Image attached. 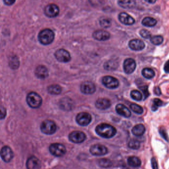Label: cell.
Segmentation results:
<instances>
[{"label":"cell","mask_w":169,"mask_h":169,"mask_svg":"<svg viewBox=\"0 0 169 169\" xmlns=\"http://www.w3.org/2000/svg\"><path fill=\"white\" fill-rule=\"evenodd\" d=\"M96 132L98 135L104 138H109L113 137L117 133V130L113 126L107 123H101L97 126Z\"/></svg>","instance_id":"cell-1"},{"label":"cell","mask_w":169,"mask_h":169,"mask_svg":"<svg viewBox=\"0 0 169 169\" xmlns=\"http://www.w3.org/2000/svg\"><path fill=\"white\" fill-rule=\"evenodd\" d=\"M55 38V34L50 29H46L42 30L38 34V39L40 42L43 45L51 44Z\"/></svg>","instance_id":"cell-2"},{"label":"cell","mask_w":169,"mask_h":169,"mask_svg":"<svg viewBox=\"0 0 169 169\" xmlns=\"http://www.w3.org/2000/svg\"><path fill=\"white\" fill-rule=\"evenodd\" d=\"M26 101L30 107L38 108L42 104V99L38 93L35 92H31L27 95Z\"/></svg>","instance_id":"cell-3"},{"label":"cell","mask_w":169,"mask_h":169,"mask_svg":"<svg viewBox=\"0 0 169 169\" xmlns=\"http://www.w3.org/2000/svg\"><path fill=\"white\" fill-rule=\"evenodd\" d=\"M41 130L43 133L47 135H52L56 132L57 126L53 121L46 120L41 123Z\"/></svg>","instance_id":"cell-4"},{"label":"cell","mask_w":169,"mask_h":169,"mask_svg":"<svg viewBox=\"0 0 169 169\" xmlns=\"http://www.w3.org/2000/svg\"><path fill=\"white\" fill-rule=\"evenodd\" d=\"M50 152L52 155L57 157H61L64 155L66 152L64 146L60 143H54L49 147Z\"/></svg>","instance_id":"cell-5"},{"label":"cell","mask_w":169,"mask_h":169,"mask_svg":"<svg viewBox=\"0 0 169 169\" xmlns=\"http://www.w3.org/2000/svg\"><path fill=\"white\" fill-rule=\"evenodd\" d=\"M103 84L109 89H115L119 85V82L116 78L111 76H105L102 78Z\"/></svg>","instance_id":"cell-6"},{"label":"cell","mask_w":169,"mask_h":169,"mask_svg":"<svg viewBox=\"0 0 169 169\" xmlns=\"http://www.w3.org/2000/svg\"><path fill=\"white\" fill-rule=\"evenodd\" d=\"M56 59L62 63H67L71 59V57L69 52L64 49H58L55 53Z\"/></svg>","instance_id":"cell-7"},{"label":"cell","mask_w":169,"mask_h":169,"mask_svg":"<svg viewBox=\"0 0 169 169\" xmlns=\"http://www.w3.org/2000/svg\"><path fill=\"white\" fill-rule=\"evenodd\" d=\"M92 118L89 113L82 112L78 113L76 117V121L79 125L82 126H87L91 121Z\"/></svg>","instance_id":"cell-8"},{"label":"cell","mask_w":169,"mask_h":169,"mask_svg":"<svg viewBox=\"0 0 169 169\" xmlns=\"http://www.w3.org/2000/svg\"><path fill=\"white\" fill-rule=\"evenodd\" d=\"M136 64L135 60L132 58H128L123 62V70L127 74H131L135 71Z\"/></svg>","instance_id":"cell-9"},{"label":"cell","mask_w":169,"mask_h":169,"mask_svg":"<svg viewBox=\"0 0 169 169\" xmlns=\"http://www.w3.org/2000/svg\"><path fill=\"white\" fill-rule=\"evenodd\" d=\"M59 7L56 4H50L45 8V14L50 17H56L59 14Z\"/></svg>","instance_id":"cell-10"},{"label":"cell","mask_w":169,"mask_h":169,"mask_svg":"<svg viewBox=\"0 0 169 169\" xmlns=\"http://www.w3.org/2000/svg\"><path fill=\"white\" fill-rule=\"evenodd\" d=\"M80 90L85 94H91L95 92L96 87L92 82L86 81L82 83L80 85Z\"/></svg>","instance_id":"cell-11"},{"label":"cell","mask_w":169,"mask_h":169,"mask_svg":"<svg viewBox=\"0 0 169 169\" xmlns=\"http://www.w3.org/2000/svg\"><path fill=\"white\" fill-rule=\"evenodd\" d=\"M69 139L71 141L74 143H82L86 139V136L84 133L82 131H75L70 133Z\"/></svg>","instance_id":"cell-12"},{"label":"cell","mask_w":169,"mask_h":169,"mask_svg":"<svg viewBox=\"0 0 169 169\" xmlns=\"http://www.w3.org/2000/svg\"><path fill=\"white\" fill-rule=\"evenodd\" d=\"M90 151L93 155L103 156L107 153L108 149L105 146L96 145L92 146L90 148Z\"/></svg>","instance_id":"cell-13"},{"label":"cell","mask_w":169,"mask_h":169,"mask_svg":"<svg viewBox=\"0 0 169 169\" xmlns=\"http://www.w3.org/2000/svg\"><path fill=\"white\" fill-rule=\"evenodd\" d=\"M1 155L2 159L5 162H9L14 157V153L11 148L7 146H5L2 148Z\"/></svg>","instance_id":"cell-14"},{"label":"cell","mask_w":169,"mask_h":169,"mask_svg":"<svg viewBox=\"0 0 169 169\" xmlns=\"http://www.w3.org/2000/svg\"><path fill=\"white\" fill-rule=\"evenodd\" d=\"M93 37L98 41H106L110 38V34L108 31L104 30H97L93 33Z\"/></svg>","instance_id":"cell-15"},{"label":"cell","mask_w":169,"mask_h":169,"mask_svg":"<svg viewBox=\"0 0 169 169\" xmlns=\"http://www.w3.org/2000/svg\"><path fill=\"white\" fill-rule=\"evenodd\" d=\"M128 46L132 50L138 51H141L145 48V45L144 42L141 40L133 39L129 42Z\"/></svg>","instance_id":"cell-16"},{"label":"cell","mask_w":169,"mask_h":169,"mask_svg":"<svg viewBox=\"0 0 169 169\" xmlns=\"http://www.w3.org/2000/svg\"><path fill=\"white\" fill-rule=\"evenodd\" d=\"M118 18L120 22L123 24L131 25L135 24V19L126 12L120 13L118 15Z\"/></svg>","instance_id":"cell-17"},{"label":"cell","mask_w":169,"mask_h":169,"mask_svg":"<svg viewBox=\"0 0 169 169\" xmlns=\"http://www.w3.org/2000/svg\"><path fill=\"white\" fill-rule=\"evenodd\" d=\"M95 106L98 109L106 110L111 106V102L109 99L107 98H99L95 102Z\"/></svg>","instance_id":"cell-18"},{"label":"cell","mask_w":169,"mask_h":169,"mask_svg":"<svg viewBox=\"0 0 169 169\" xmlns=\"http://www.w3.org/2000/svg\"><path fill=\"white\" fill-rule=\"evenodd\" d=\"M73 105L74 103L73 100L69 97L63 98L59 102L60 107L63 110H67V111L72 110L73 107Z\"/></svg>","instance_id":"cell-19"},{"label":"cell","mask_w":169,"mask_h":169,"mask_svg":"<svg viewBox=\"0 0 169 169\" xmlns=\"http://www.w3.org/2000/svg\"><path fill=\"white\" fill-rule=\"evenodd\" d=\"M35 73L36 77L40 79H45L49 75L47 68L43 65H38L35 69Z\"/></svg>","instance_id":"cell-20"},{"label":"cell","mask_w":169,"mask_h":169,"mask_svg":"<svg viewBox=\"0 0 169 169\" xmlns=\"http://www.w3.org/2000/svg\"><path fill=\"white\" fill-rule=\"evenodd\" d=\"M27 169H40L41 164L39 160L35 157H31L27 160L26 163Z\"/></svg>","instance_id":"cell-21"},{"label":"cell","mask_w":169,"mask_h":169,"mask_svg":"<svg viewBox=\"0 0 169 169\" xmlns=\"http://www.w3.org/2000/svg\"><path fill=\"white\" fill-rule=\"evenodd\" d=\"M116 110L118 114L123 117L130 118L131 115L130 110L123 104H118L116 107Z\"/></svg>","instance_id":"cell-22"},{"label":"cell","mask_w":169,"mask_h":169,"mask_svg":"<svg viewBox=\"0 0 169 169\" xmlns=\"http://www.w3.org/2000/svg\"><path fill=\"white\" fill-rule=\"evenodd\" d=\"M145 132V127L142 124L136 125L132 128V132L136 136H141Z\"/></svg>","instance_id":"cell-23"},{"label":"cell","mask_w":169,"mask_h":169,"mask_svg":"<svg viewBox=\"0 0 169 169\" xmlns=\"http://www.w3.org/2000/svg\"><path fill=\"white\" fill-rule=\"evenodd\" d=\"M118 4L123 9H133L136 6V1L132 0H125L118 2Z\"/></svg>","instance_id":"cell-24"},{"label":"cell","mask_w":169,"mask_h":169,"mask_svg":"<svg viewBox=\"0 0 169 169\" xmlns=\"http://www.w3.org/2000/svg\"><path fill=\"white\" fill-rule=\"evenodd\" d=\"M127 163L131 167L136 168L140 167L141 164V161L138 157L136 156H131L127 159Z\"/></svg>","instance_id":"cell-25"},{"label":"cell","mask_w":169,"mask_h":169,"mask_svg":"<svg viewBox=\"0 0 169 169\" xmlns=\"http://www.w3.org/2000/svg\"><path fill=\"white\" fill-rule=\"evenodd\" d=\"M118 63L117 60H111L105 63L104 69L107 70H114L118 67Z\"/></svg>","instance_id":"cell-26"},{"label":"cell","mask_w":169,"mask_h":169,"mask_svg":"<svg viewBox=\"0 0 169 169\" xmlns=\"http://www.w3.org/2000/svg\"><path fill=\"white\" fill-rule=\"evenodd\" d=\"M47 90L50 94L58 95L62 92V88L58 84H52L48 87Z\"/></svg>","instance_id":"cell-27"},{"label":"cell","mask_w":169,"mask_h":169,"mask_svg":"<svg viewBox=\"0 0 169 169\" xmlns=\"http://www.w3.org/2000/svg\"><path fill=\"white\" fill-rule=\"evenodd\" d=\"M142 24L146 27H153L157 24V20L153 17H146L142 20Z\"/></svg>","instance_id":"cell-28"},{"label":"cell","mask_w":169,"mask_h":169,"mask_svg":"<svg viewBox=\"0 0 169 169\" xmlns=\"http://www.w3.org/2000/svg\"><path fill=\"white\" fill-rule=\"evenodd\" d=\"M9 65L13 69H17L20 66V61L16 56H11L9 59Z\"/></svg>","instance_id":"cell-29"},{"label":"cell","mask_w":169,"mask_h":169,"mask_svg":"<svg viewBox=\"0 0 169 169\" xmlns=\"http://www.w3.org/2000/svg\"><path fill=\"white\" fill-rule=\"evenodd\" d=\"M142 74L143 77L147 79H151L155 76V72L150 68H145L142 69Z\"/></svg>","instance_id":"cell-30"},{"label":"cell","mask_w":169,"mask_h":169,"mask_svg":"<svg viewBox=\"0 0 169 169\" xmlns=\"http://www.w3.org/2000/svg\"><path fill=\"white\" fill-rule=\"evenodd\" d=\"M99 22H100V25L105 29H107L111 26V20L108 17H101L100 19Z\"/></svg>","instance_id":"cell-31"},{"label":"cell","mask_w":169,"mask_h":169,"mask_svg":"<svg viewBox=\"0 0 169 169\" xmlns=\"http://www.w3.org/2000/svg\"><path fill=\"white\" fill-rule=\"evenodd\" d=\"M128 147L132 149H138L140 147V143L138 140L132 139L129 141L128 144Z\"/></svg>","instance_id":"cell-32"},{"label":"cell","mask_w":169,"mask_h":169,"mask_svg":"<svg viewBox=\"0 0 169 169\" xmlns=\"http://www.w3.org/2000/svg\"><path fill=\"white\" fill-rule=\"evenodd\" d=\"M131 96L133 100L140 101L142 98V95L139 91L136 90H133L131 92Z\"/></svg>","instance_id":"cell-33"},{"label":"cell","mask_w":169,"mask_h":169,"mask_svg":"<svg viewBox=\"0 0 169 169\" xmlns=\"http://www.w3.org/2000/svg\"><path fill=\"white\" fill-rule=\"evenodd\" d=\"M164 39L162 36L157 35L151 37L150 39V41L153 44L155 45H159L163 43Z\"/></svg>","instance_id":"cell-34"},{"label":"cell","mask_w":169,"mask_h":169,"mask_svg":"<svg viewBox=\"0 0 169 169\" xmlns=\"http://www.w3.org/2000/svg\"><path fill=\"white\" fill-rule=\"evenodd\" d=\"M130 108L133 112L137 114H141L143 113V109L142 107H141L137 104H135V103L131 104L130 105Z\"/></svg>","instance_id":"cell-35"},{"label":"cell","mask_w":169,"mask_h":169,"mask_svg":"<svg viewBox=\"0 0 169 169\" xmlns=\"http://www.w3.org/2000/svg\"><path fill=\"white\" fill-rule=\"evenodd\" d=\"M98 163L99 165L102 167L108 168L110 167L112 165V163L110 160L107 159H101L98 160Z\"/></svg>","instance_id":"cell-36"},{"label":"cell","mask_w":169,"mask_h":169,"mask_svg":"<svg viewBox=\"0 0 169 169\" xmlns=\"http://www.w3.org/2000/svg\"><path fill=\"white\" fill-rule=\"evenodd\" d=\"M159 133L161 136L166 141H167V142L169 141V136H168V133H167V131L165 130V128L160 127L159 129Z\"/></svg>","instance_id":"cell-37"},{"label":"cell","mask_w":169,"mask_h":169,"mask_svg":"<svg viewBox=\"0 0 169 169\" xmlns=\"http://www.w3.org/2000/svg\"><path fill=\"white\" fill-rule=\"evenodd\" d=\"M140 34L143 38L145 39L150 38L151 36V34L149 31L146 29H142L140 31Z\"/></svg>","instance_id":"cell-38"},{"label":"cell","mask_w":169,"mask_h":169,"mask_svg":"<svg viewBox=\"0 0 169 169\" xmlns=\"http://www.w3.org/2000/svg\"><path fill=\"white\" fill-rule=\"evenodd\" d=\"M140 90H141L143 94H144L145 99H146L149 96V93L148 92V87L147 86H144V87H140Z\"/></svg>","instance_id":"cell-39"},{"label":"cell","mask_w":169,"mask_h":169,"mask_svg":"<svg viewBox=\"0 0 169 169\" xmlns=\"http://www.w3.org/2000/svg\"><path fill=\"white\" fill-rule=\"evenodd\" d=\"M153 103H154L153 105L157 108L161 106L163 104V101H162V100H160V99H158V98H155V99H154V100H153Z\"/></svg>","instance_id":"cell-40"},{"label":"cell","mask_w":169,"mask_h":169,"mask_svg":"<svg viewBox=\"0 0 169 169\" xmlns=\"http://www.w3.org/2000/svg\"><path fill=\"white\" fill-rule=\"evenodd\" d=\"M151 165H152V169H158V163L156 158L153 157L151 159Z\"/></svg>","instance_id":"cell-41"},{"label":"cell","mask_w":169,"mask_h":169,"mask_svg":"<svg viewBox=\"0 0 169 169\" xmlns=\"http://www.w3.org/2000/svg\"><path fill=\"white\" fill-rule=\"evenodd\" d=\"M1 119H2V118H5V116L6 115V111L3 107H1Z\"/></svg>","instance_id":"cell-42"},{"label":"cell","mask_w":169,"mask_h":169,"mask_svg":"<svg viewBox=\"0 0 169 169\" xmlns=\"http://www.w3.org/2000/svg\"><path fill=\"white\" fill-rule=\"evenodd\" d=\"M164 70L166 73H169V60L167 61L165 64Z\"/></svg>","instance_id":"cell-43"},{"label":"cell","mask_w":169,"mask_h":169,"mask_svg":"<svg viewBox=\"0 0 169 169\" xmlns=\"http://www.w3.org/2000/svg\"><path fill=\"white\" fill-rule=\"evenodd\" d=\"M4 2L6 5H11L14 4L15 1H11V0H4Z\"/></svg>","instance_id":"cell-44"},{"label":"cell","mask_w":169,"mask_h":169,"mask_svg":"<svg viewBox=\"0 0 169 169\" xmlns=\"http://www.w3.org/2000/svg\"><path fill=\"white\" fill-rule=\"evenodd\" d=\"M154 93L156 95H158V96L160 95L161 94V90L158 87H155L154 89Z\"/></svg>","instance_id":"cell-45"},{"label":"cell","mask_w":169,"mask_h":169,"mask_svg":"<svg viewBox=\"0 0 169 169\" xmlns=\"http://www.w3.org/2000/svg\"><path fill=\"white\" fill-rule=\"evenodd\" d=\"M146 2H149V3H152V4H153V3H155V2H156V1H146Z\"/></svg>","instance_id":"cell-46"}]
</instances>
